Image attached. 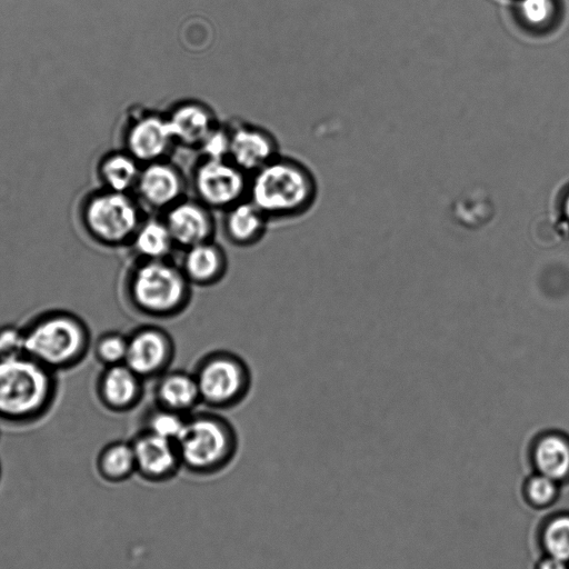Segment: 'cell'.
I'll use <instances>...</instances> for the list:
<instances>
[{
    "label": "cell",
    "mask_w": 569,
    "mask_h": 569,
    "mask_svg": "<svg viewBox=\"0 0 569 569\" xmlns=\"http://www.w3.org/2000/svg\"><path fill=\"white\" fill-rule=\"evenodd\" d=\"M128 347V335L119 331H107L92 343V352L103 367L124 363Z\"/></svg>",
    "instance_id": "27"
},
{
    "label": "cell",
    "mask_w": 569,
    "mask_h": 569,
    "mask_svg": "<svg viewBox=\"0 0 569 569\" xmlns=\"http://www.w3.org/2000/svg\"><path fill=\"white\" fill-rule=\"evenodd\" d=\"M182 468L196 475L223 469L234 457L238 437L232 423L219 413L193 411L176 441Z\"/></svg>",
    "instance_id": "5"
},
{
    "label": "cell",
    "mask_w": 569,
    "mask_h": 569,
    "mask_svg": "<svg viewBox=\"0 0 569 569\" xmlns=\"http://www.w3.org/2000/svg\"><path fill=\"white\" fill-rule=\"evenodd\" d=\"M523 495L529 505L536 508L547 507L558 495V482L536 472L526 480Z\"/></svg>",
    "instance_id": "28"
},
{
    "label": "cell",
    "mask_w": 569,
    "mask_h": 569,
    "mask_svg": "<svg viewBox=\"0 0 569 569\" xmlns=\"http://www.w3.org/2000/svg\"><path fill=\"white\" fill-rule=\"evenodd\" d=\"M248 176L229 159L203 157L192 172V187L200 202L224 211L247 198Z\"/></svg>",
    "instance_id": "8"
},
{
    "label": "cell",
    "mask_w": 569,
    "mask_h": 569,
    "mask_svg": "<svg viewBox=\"0 0 569 569\" xmlns=\"http://www.w3.org/2000/svg\"><path fill=\"white\" fill-rule=\"evenodd\" d=\"M277 157L274 139L263 129L241 124L229 129L228 159L247 174Z\"/></svg>",
    "instance_id": "15"
},
{
    "label": "cell",
    "mask_w": 569,
    "mask_h": 569,
    "mask_svg": "<svg viewBox=\"0 0 569 569\" xmlns=\"http://www.w3.org/2000/svg\"><path fill=\"white\" fill-rule=\"evenodd\" d=\"M179 266L192 286L209 287L224 278L228 258L223 248L210 240L183 249Z\"/></svg>",
    "instance_id": "17"
},
{
    "label": "cell",
    "mask_w": 569,
    "mask_h": 569,
    "mask_svg": "<svg viewBox=\"0 0 569 569\" xmlns=\"http://www.w3.org/2000/svg\"><path fill=\"white\" fill-rule=\"evenodd\" d=\"M563 214H565L566 221L569 224V192L567 193L565 202H563Z\"/></svg>",
    "instance_id": "32"
},
{
    "label": "cell",
    "mask_w": 569,
    "mask_h": 569,
    "mask_svg": "<svg viewBox=\"0 0 569 569\" xmlns=\"http://www.w3.org/2000/svg\"><path fill=\"white\" fill-rule=\"evenodd\" d=\"M530 458L536 472L559 482L569 477V438L558 431H546L535 437Z\"/></svg>",
    "instance_id": "20"
},
{
    "label": "cell",
    "mask_w": 569,
    "mask_h": 569,
    "mask_svg": "<svg viewBox=\"0 0 569 569\" xmlns=\"http://www.w3.org/2000/svg\"><path fill=\"white\" fill-rule=\"evenodd\" d=\"M188 416L154 406L146 416L143 429L159 437L177 441Z\"/></svg>",
    "instance_id": "26"
},
{
    "label": "cell",
    "mask_w": 569,
    "mask_h": 569,
    "mask_svg": "<svg viewBox=\"0 0 569 569\" xmlns=\"http://www.w3.org/2000/svg\"><path fill=\"white\" fill-rule=\"evenodd\" d=\"M57 395L52 370L27 355L0 358V422H37L51 410Z\"/></svg>",
    "instance_id": "1"
},
{
    "label": "cell",
    "mask_w": 569,
    "mask_h": 569,
    "mask_svg": "<svg viewBox=\"0 0 569 569\" xmlns=\"http://www.w3.org/2000/svg\"><path fill=\"white\" fill-rule=\"evenodd\" d=\"M174 144L200 148L210 132L218 126L213 112L196 101L181 102L167 114Z\"/></svg>",
    "instance_id": "16"
},
{
    "label": "cell",
    "mask_w": 569,
    "mask_h": 569,
    "mask_svg": "<svg viewBox=\"0 0 569 569\" xmlns=\"http://www.w3.org/2000/svg\"><path fill=\"white\" fill-rule=\"evenodd\" d=\"M316 183L301 163L276 157L249 177L247 198L268 219L303 213L313 202Z\"/></svg>",
    "instance_id": "4"
},
{
    "label": "cell",
    "mask_w": 569,
    "mask_h": 569,
    "mask_svg": "<svg viewBox=\"0 0 569 569\" xmlns=\"http://www.w3.org/2000/svg\"><path fill=\"white\" fill-rule=\"evenodd\" d=\"M540 541L547 556L569 562V515H557L542 526Z\"/></svg>",
    "instance_id": "24"
},
{
    "label": "cell",
    "mask_w": 569,
    "mask_h": 569,
    "mask_svg": "<svg viewBox=\"0 0 569 569\" xmlns=\"http://www.w3.org/2000/svg\"><path fill=\"white\" fill-rule=\"evenodd\" d=\"M192 284L170 259L134 260L124 279V295L137 312L151 318H172L190 303Z\"/></svg>",
    "instance_id": "3"
},
{
    "label": "cell",
    "mask_w": 569,
    "mask_h": 569,
    "mask_svg": "<svg viewBox=\"0 0 569 569\" xmlns=\"http://www.w3.org/2000/svg\"><path fill=\"white\" fill-rule=\"evenodd\" d=\"M268 220L260 209L246 198L224 210L222 229L230 243L250 247L262 239Z\"/></svg>",
    "instance_id": "19"
},
{
    "label": "cell",
    "mask_w": 569,
    "mask_h": 569,
    "mask_svg": "<svg viewBox=\"0 0 569 569\" xmlns=\"http://www.w3.org/2000/svg\"><path fill=\"white\" fill-rule=\"evenodd\" d=\"M136 472L152 482L169 480L182 468L176 441L142 429L131 440Z\"/></svg>",
    "instance_id": "13"
},
{
    "label": "cell",
    "mask_w": 569,
    "mask_h": 569,
    "mask_svg": "<svg viewBox=\"0 0 569 569\" xmlns=\"http://www.w3.org/2000/svg\"><path fill=\"white\" fill-rule=\"evenodd\" d=\"M144 380L126 363L103 367L96 380L100 405L116 413L134 409L142 400Z\"/></svg>",
    "instance_id": "14"
},
{
    "label": "cell",
    "mask_w": 569,
    "mask_h": 569,
    "mask_svg": "<svg viewBox=\"0 0 569 569\" xmlns=\"http://www.w3.org/2000/svg\"><path fill=\"white\" fill-rule=\"evenodd\" d=\"M23 330L26 355L56 373L80 365L93 343L86 321L68 310L44 311Z\"/></svg>",
    "instance_id": "2"
},
{
    "label": "cell",
    "mask_w": 569,
    "mask_h": 569,
    "mask_svg": "<svg viewBox=\"0 0 569 569\" xmlns=\"http://www.w3.org/2000/svg\"><path fill=\"white\" fill-rule=\"evenodd\" d=\"M26 355L23 327L12 323L0 326V358Z\"/></svg>",
    "instance_id": "29"
},
{
    "label": "cell",
    "mask_w": 569,
    "mask_h": 569,
    "mask_svg": "<svg viewBox=\"0 0 569 569\" xmlns=\"http://www.w3.org/2000/svg\"><path fill=\"white\" fill-rule=\"evenodd\" d=\"M174 144L166 114L142 113L128 123L123 149L141 164L166 159Z\"/></svg>",
    "instance_id": "11"
},
{
    "label": "cell",
    "mask_w": 569,
    "mask_h": 569,
    "mask_svg": "<svg viewBox=\"0 0 569 569\" xmlns=\"http://www.w3.org/2000/svg\"><path fill=\"white\" fill-rule=\"evenodd\" d=\"M142 219L136 197L103 188L87 194L79 209L84 233L107 248L128 247Z\"/></svg>",
    "instance_id": "6"
},
{
    "label": "cell",
    "mask_w": 569,
    "mask_h": 569,
    "mask_svg": "<svg viewBox=\"0 0 569 569\" xmlns=\"http://www.w3.org/2000/svg\"><path fill=\"white\" fill-rule=\"evenodd\" d=\"M98 470L109 481H122L136 472V459L130 442L113 441L99 453Z\"/></svg>",
    "instance_id": "23"
},
{
    "label": "cell",
    "mask_w": 569,
    "mask_h": 569,
    "mask_svg": "<svg viewBox=\"0 0 569 569\" xmlns=\"http://www.w3.org/2000/svg\"><path fill=\"white\" fill-rule=\"evenodd\" d=\"M193 375L201 403L212 410L238 406L251 388V371L238 355L216 350L204 355L196 365Z\"/></svg>",
    "instance_id": "7"
},
{
    "label": "cell",
    "mask_w": 569,
    "mask_h": 569,
    "mask_svg": "<svg viewBox=\"0 0 569 569\" xmlns=\"http://www.w3.org/2000/svg\"><path fill=\"white\" fill-rule=\"evenodd\" d=\"M184 190L186 181L181 171L162 159L141 166L133 192L142 209L164 212L184 198Z\"/></svg>",
    "instance_id": "10"
},
{
    "label": "cell",
    "mask_w": 569,
    "mask_h": 569,
    "mask_svg": "<svg viewBox=\"0 0 569 569\" xmlns=\"http://www.w3.org/2000/svg\"><path fill=\"white\" fill-rule=\"evenodd\" d=\"M176 347L171 335L156 325H143L128 335L124 363L144 381L169 370Z\"/></svg>",
    "instance_id": "9"
},
{
    "label": "cell",
    "mask_w": 569,
    "mask_h": 569,
    "mask_svg": "<svg viewBox=\"0 0 569 569\" xmlns=\"http://www.w3.org/2000/svg\"><path fill=\"white\" fill-rule=\"evenodd\" d=\"M204 158L228 159L229 129L217 126L199 148Z\"/></svg>",
    "instance_id": "30"
},
{
    "label": "cell",
    "mask_w": 569,
    "mask_h": 569,
    "mask_svg": "<svg viewBox=\"0 0 569 569\" xmlns=\"http://www.w3.org/2000/svg\"><path fill=\"white\" fill-rule=\"evenodd\" d=\"M559 11L557 0H519L517 12L520 21L531 30L550 28Z\"/></svg>",
    "instance_id": "25"
},
{
    "label": "cell",
    "mask_w": 569,
    "mask_h": 569,
    "mask_svg": "<svg viewBox=\"0 0 569 569\" xmlns=\"http://www.w3.org/2000/svg\"><path fill=\"white\" fill-rule=\"evenodd\" d=\"M141 163L124 149L110 151L101 157L97 174L101 188L131 193L137 184Z\"/></svg>",
    "instance_id": "22"
},
{
    "label": "cell",
    "mask_w": 569,
    "mask_h": 569,
    "mask_svg": "<svg viewBox=\"0 0 569 569\" xmlns=\"http://www.w3.org/2000/svg\"><path fill=\"white\" fill-rule=\"evenodd\" d=\"M536 569H569L568 562L546 556L543 559L539 561Z\"/></svg>",
    "instance_id": "31"
},
{
    "label": "cell",
    "mask_w": 569,
    "mask_h": 569,
    "mask_svg": "<svg viewBox=\"0 0 569 569\" xmlns=\"http://www.w3.org/2000/svg\"><path fill=\"white\" fill-rule=\"evenodd\" d=\"M163 220L176 247L182 250L213 240L216 233L212 210L198 199L182 198L163 212Z\"/></svg>",
    "instance_id": "12"
},
{
    "label": "cell",
    "mask_w": 569,
    "mask_h": 569,
    "mask_svg": "<svg viewBox=\"0 0 569 569\" xmlns=\"http://www.w3.org/2000/svg\"><path fill=\"white\" fill-rule=\"evenodd\" d=\"M136 260H163L177 248L163 218H143L128 246Z\"/></svg>",
    "instance_id": "21"
},
{
    "label": "cell",
    "mask_w": 569,
    "mask_h": 569,
    "mask_svg": "<svg viewBox=\"0 0 569 569\" xmlns=\"http://www.w3.org/2000/svg\"><path fill=\"white\" fill-rule=\"evenodd\" d=\"M154 406L183 416L196 411L201 403L193 372L167 370L157 378L153 388Z\"/></svg>",
    "instance_id": "18"
}]
</instances>
